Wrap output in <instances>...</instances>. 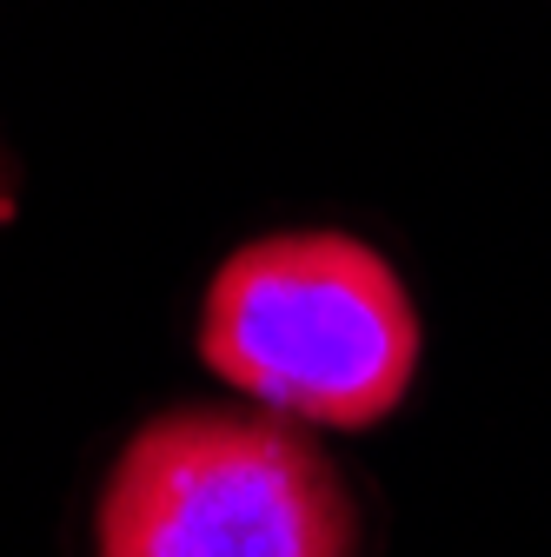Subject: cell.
<instances>
[{"instance_id":"cell-1","label":"cell","mask_w":551,"mask_h":557,"mask_svg":"<svg viewBox=\"0 0 551 557\" xmlns=\"http://www.w3.org/2000/svg\"><path fill=\"white\" fill-rule=\"evenodd\" d=\"M199 352L233 392L272 411L359 432L419 372V319L372 246L346 233H280L220 265Z\"/></svg>"},{"instance_id":"cell-2","label":"cell","mask_w":551,"mask_h":557,"mask_svg":"<svg viewBox=\"0 0 551 557\" xmlns=\"http://www.w3.org/2000/svg\"><path fill=\"white\" fill-rule=\"evenodd\" d=\"M353 544L339 471L259 411L147 418L94 511V557H353Z\"/></svg>"},{"instance_id":"cell-3","label":"cell","mask_w":551,"mask_h":557,"mask_svg":"<svg viewBox=\"0 0 551 557\" xmlns=\"http://www.w3.org/2000/svg\"><path fill=\"white\" fill-rule=\"evenodd\" d=\"M0 186H8V180H0Z\"/></svg>"}]
</instances>
